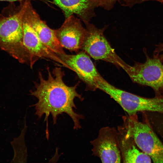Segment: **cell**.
I'll return each mask as SVG.
<instances>
[{"label":"cell","instance_id":"6da1fadb","mask_svg":"<svg viewBox=\"0 0 163 163\" xmlns=\"http://www.w3.org/2000/svg\"><path fill=\"white\" fill-rule=\"evenodd\" d=\"M46 69L47 78H44L41 72H39V82L35 83L34 89L30 93V95L38 99L37 102L32 106L35 107V114L39 118L45 115V121L47 125L46 138L48 139V119L50 114L54 124L56 123L58 115L66 113L73 120L74 129L76 130L81 128L80 120L84 119V117L74 110V108H76L74 102L75 98L77 97L81 101L83 99L76 90L78 83L73 86L66 85L63 79L64 72L60 67H55L52 73L48 67Z\"/></svg>","mask_w":163,"mask_h":163},{"label":"cell","instance_id":"7a4b0ae2","mask_svg":"<svg viewBox=\"0 0 163 163\" xmlns=\"http://www.w3.org/2000/svg\"><path fill=\"white\" fill-rule=\"evenodd\" d=\"M25 1L9 2L0 14V49L21 63L29 64L23 44L22 18Z\"/></svg>","mask_w":163,"mask_h":163},{"label":"cell","instance_id":"3957f363","mask_svg":"<svg viewBox=\"0 0 163 163\" xmlns=\"http://www.w3.org/2000/svg\"><path fill=\"white\" fill-rule=\"evenodd\" d=\"M123 125L137 146L155 163H163V143L146 122L139 121L136 114L123 117Z\"/></svg>","mask_w":163,"mask_h":163},{"label":"cell","instance_id":"277c9868","mask_svg":"<svg viewBox=\"0 0 163 163\" xmlns=\"http://www.w3.org/2000/svg\"><path fill=\"white\" fill-rule=\"evenodd\" d=\"M146 54L144 62L130 66L126 72L134 82L151 87L155 97L163 98V63Z\"/></svg>","mask_w":163,"mask_h":163},{"label":"cell","instance_id":"5b68a950","mask_svg":"<svg viewBox=\"0 0 163 163\" xmlns=\"http://www.w3.org/2000/svg\"><path fill=\"white\" fill-rule=\"evenodd\" d=\"M81 48L94 59L111 63L125 71L129 66L116 53L101 30L92 25L88 26Z\"/></svg>","mask_w":163,"mask_h":163},{"label":"cell","instance_id":"8992f818","mask_svg":"<svg viewBox=\"0 0 163 163\" xmlns=\"http://www.w3.org/2000/svg\"><path fill=\"white\" fill-rule=\"evenodd\" d=\"M94 88L108 94L129 116L136 114L139 112L152 110L154 103L153 98L142 97L120 89L109 83L101 76L97 79Z\"/></svg>","mask_w":163,"mask_h":163},{"label":"cell","instance_id":"52a82bcc","mask_svg":"<svg viewBox=\"0 0 163 163\" xmlns=\"http://www.w3.org/2000/svg\"><path fill=\"white\" fill-rule=\"evenodd\" d=\"M92 154L102 163H120L122 160L117 130L105 126L99 130L97 137L91 142Z\"/></svg>","mask_w":163,"mask_h":163},{"label":"cell","instance_id":"ba28073f","mask_svg":"<svg viewBox=\"0 0 163 163\" xmlns=\"http://www.w3.org/2000/svg\"><path fill=\"white\" fill-rule=\"evenodd\" d=\"M22 22L23 44L28 56L29 65L31 68L37 60L42 58L51 59L69 68L68 66L56 54L41 42L25 14L24 11Z\"/></svg>","mask_w":163,"mask_h":163},{"label":"cell","instance_id":"9c48e42d","mask_svg":"<svg viewBox=\"0 0 163 163\" xmlns=\"http://www.w3.org/2000/svg\"><path fill=\"white\" fill-rule=\"evenodd\" d=\"M54 30L62 46L75 52L81 48L86 33L80 20L73 15L66 18L61 27Z\"/></svg>","mask_w":163,"mask_h":163},{"label":"cell","instance_id":"30bf717a","mask_svg":"<svg viewBox=\"0 0 163 163\" xmlns=\"http://www.w3.org/2000/svg\"><path fill=\"white\" fill-rule=\"evenodd\" d=\"M24 13L41 42L57 55L66 53L59 43L55 30L42 20L33 8L31 1H25Z\"/></svg>","mask_w":163,"mask_h":163},{"label":"cell","instance_id":"8fae6325","mask_svg":"<svg viewBox=\"0 0 163 163\" xmlns=\"http://www.w3.org/2000/svg\"><path fill=\"white\" fill-rule=\"evenodd\" d=\"M79 78L90 88L94 89L97 79L101 75L90 57L85 52H82L75 55L66 53L58 55Z\"/></svg>","mask_w":163,"mask_h":163},{"label":"cell","instance_id":"7c38bea8","mask_svg":"<svg viewBox=\"0 0 163 163\" xmlns=\"http://www.w3.org/2000/svg\"><path fill=\"white\" fill-rule=\"evenodd\" d=\"M119 144L124 163H151L147 154L140 151L133 138L124 125L118 127Z\"/></svg>","mask_w":163,"mask_h":163},{"label":"cell","instance_id":"4fadbf2b","mask_svg":"<svg viewBox=\"0 0 163 163\" xmlns=\"http://www.w3.org/2000/svg\"><path fill=\"white\" fill-rule=\"evenodd\" d=\"M53 3L62 10L66 18L75 14L86 23L93 7L96 5L90 0H53Z\"/></svg>","mask_w":163,"mask_h":163},{"label":"cell","instance_id":"5bb4252c","mask_svg":"<svg viewBox=\"0 0 163 163\" xmlns=\"http://www.w3.org/2000/svg\"><path fill=\"white\" fill-rule=\"evenodd\" d=\"M146 112L145 114V122L163 138V114L158 112Z\"/></svg>","mask_w":163,"mask_h":163},{"label":"cell","instance_id":"9a60e30c","mask_svg":"<svg viewBox=\"0 0 163 163\" xmlns=\"http://www.w3.org/2000/svg\"><path fill=\"white\" fill-rule=\"evenodd\" d=\"M153 57L157 58L163 63V43L156 45L154 51Z\"/></svg>","mask_w":163,"mask_h":163},{"label":"cell","instance_id":"2e32d148","mask_svg":"<svg viewBox=\"0 0 163 163\" xmlns=\"http://www.w3.org/2000/svg\"><path fill=\"white\" fill-rule=\"evenodd\" d=\"M93 2L96 5H102L111 2V0H90Z\"/></svg>","mask_w":163,"mask_h":163},{"label":"cell","instance_id":"e0dca14e","mask_svg":"<svg viewBox=\"0 0 163 163\" xmlns=\"http://www.w3.org/2000/svg\"><path fill=\"white\" fill-rule=\"evenodd\" d=\"M26 0H30L31 1L32 0H0V1H5V2H20L22 1H26ZM40 1H42L45 2H48V1L47 0H39Z\"/></svg>","mask_w":163,"mask_h":163},{"label":"cell","instance_id":"ac0fdd59","mask_svg":"<svg viewBox=\"0 0 163 163\" xmlns=\"http://www.w3.org/2000/svg\"><path fill=\"white\" fill-rule=\"evenodd\" d=\"M158 1L162 3H163V0H137V1L139 2H143L144 1Z\"/></svg>","mask_w":163,"mask_h":163},{"label":"cell","instance_id":"d6986e66","mask_svg":"<svg viewBox=\"0 0 163 163\" xmlns=\"http://www.w3.org/2000/svg\"><path fill=\"white\" fill-rule=\"evenodd\" d=\"M113 0H112V1H113Z\"/></svg>","mask_w":163,"mask_h":163}]
</instances>
